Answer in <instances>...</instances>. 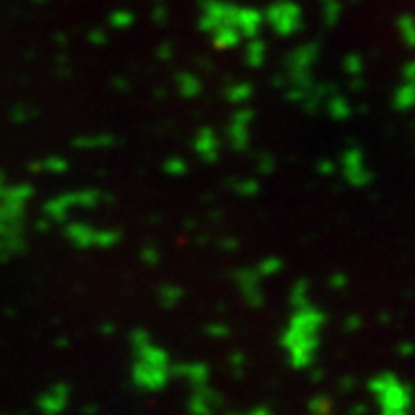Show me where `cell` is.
Returning <instances> with one entry per match:
<instances>
[{
	"label": "cell",
	"mask_w": 415,
	"mask_h": 415,
	"mask_svg": "<svg viewBox=\"0 0 415 415\" xmlns=\"http://www.w3.org/2000/svg\"><path fill=\"white\" fill-rule=\"evenodd\" d=\"M196 153L201 157H205V160H215L217 153H219V139L215 136L210 129L201 132L198 139H196Z\"/></svg>",
	"instance_id": "obj_10"
},
{
	"label": "cell",
	"mask_w": 415,
	"mask_h": 415,
	"mask_svg": "<svg viewBox=\"0 0 415 415\" xmlns=\"http://www.w3.org/2000/svg\"><path fill=\"white\" fill-rule=\"evenodd\" d=\"M249 93H252V88H249L247 83H238L236 88L229 90V99L231 102H247Z\"/></svg>",
	"instance_id": "obj_15"
},
{
	"label": "cell",
	"mask_w": 415,
	"mask_h": 415,
	"mask_svg": "<svg viewBox=\"0 0 415 415\" xmlns=\"http://www.w3.org/2000/svg\"><path fill=\"white\" fill-rule=\"evenodd\" d=\"M309 409H312V411H323V413H326V411H330V409H332V404H330V402H326V400H323V402L314 400V402L309 404Z\"/></svg>",
	"instance_id": "obj_21"
},
{
	"label": "cell",
	"mask_w": 415,
	"mask_h": 415,
	"mask_svg": "<svg viewBox=\"0 0 415 415\" xmlns=\"http://www.w3.org/2000/svg\"><path fill=\"white\" fill-rule=\"evenodd\" d=\"M404 83H409L411 88H415V63L406 65V70H404Z\"/></svg>",
	"instance_id": "obj_19"
},
{
	"label": "cell",
	"mask_w": 415,
	"mask_h": 415,
	"mask_svg": "<svg viewBox=\"0 0 415 415\" xmlns=\"http://www.w3.org/2000/svg\"><path fill=\"white\" fill-rule=\"evenodd\" d=\"M180 374H182V376H185L194 388L205 385V381H208V369L203 367V364H198V362H189V364H185V367H180Z\"/></svg>",
	"instance_id": "obj_11"
},
{
	"label": "cell",
	"mask_w": 415,
	"mask_h": 415,
	"mask_svg": "<svg viewBox=\"0 0 415 415\" xmlns=\"http://www.w3.org/2000/svg\"><path fill=\"white\" fill-rule=\"evenodd\" d=\"M346 72H353V74H358L360 70H362V65H360V60L358 58H346Z\"/></svg>",
	"instance_id": "obj_20"
},
{
	"label": "cell",
	"mask_w": 415,
	"mask_h": 415,
	"mask_svg": "<svg viewBox=\"0 0 415 415\" xmlns=\"http://www.w3.org/2000/svg\"><path fill=\"white\" fill-rule=\"evenodd\" d=\"M344 176L351 185H364L369 182V171L364 166V157L358 151H348L344 155Z\"/></svg>",
	"instance_id": "obj_6"
},
{
	"label": "cell",
	"mask_w": 415,
	"mask_h": 415,
	"mask_svg": "<svg viewBox=\"0 0 415 415\" xmlns=\"http://www.w3.org/2000/svg\"><path fill=\"white\" fill-rule=\"evenodd\" d=\"M256 270H259V275H275V272L279 270V261L277 259H268V261H263Z\"/></svg>",
	"instance_id": "obj_18"
},
{
	"label": "cell",
	"mask_w": 415,
	"mask_h": 415,
	"mask_svg": "<svg viewBox=\"0 0 415 415\" xmlns=\"http://www.w3.org/2000/svg\"><path fill=\"white\" fill-rule=\"evenodd\" d=\"M369 390H371L374 400H376L381 413L400 415V413L411 411V406H413L411 388L404 385L395 374H378L376 378H371Z\"/></svg>",
	"instance_id": "obj_3"
},
{
	"label": "cell",
	"mask_w": 415,
	"mask_h": 415,
	"mask_svg": "<svg viewBox=\"0 0 415 415\" xmlns=\"http://www.w3.org/2000/svg\"><path fill=\"white\" fill-rule=\"evenodd\" d=\"M330 284L335 286V288H344L346 279H344V277H332V279H330Z\"/></svg>",
	"instance_id": "obj_22"
},
{
	"label": "cell",
	"mask_w": 415,
	"mask_h": 415,
	"mask_svg": "<svg viewBox=\"0 0 415 415\" xmlns=\"http://www.w3.org/2000/svg\"><path fill=\"white\" fill-rule=\"evenodd\" d=\"M141 360H143V369H136L139 383L151 390L162 388L166 378H169V358H166V353L143 342V358Z\"/></svg>",
	"instance_id": "obj_4"
},
{
	"label": "cell",
	"mask_w": 415,
	"mask_h": 415,
	"mask_svg": "<svg viewBox=\"0 0 415 415\" xmlns=\"http://www.w3.org/2000/svg\"><path fill=\"white\" fill-rule=\"evenodd\" d=\"M245 58H247V63L252 65V68H261L263 60H265V44H263V42L252 37V42H249V46L245 51Z\"/></svg>",
	"instance_id": "obj_12"
},
{
	"label": "cell",
	"mask_w": 415,
	"mask_h": 415,
	"mask_svg": "<svg viewBox=\"0 0 415 415\" xmlns=\"http://www.w3.org/2000/svg\"><path fill=\"white\" fill-rule=\"evenodd\" d=\"M219 406V397L212 392V390H208L205 385H198L196 392L192 397V402H189V411L194 413H210Z\"/></svg>",
	"instance_id": "obj_8"
},
{
	"label": "cell",
	"mask_w": 415,
	"mask_h": 415,
	"mask_svg": "<svg viewBox=\"0 0 415 415\" xmlns=\"http://www.w3.org/2000/svg\"><path fill=\"white\" fill-rule=\"evenodd\" d=\"M395 106L397 109H413L415 106V88H411L409 83H402L395 93Z\"/></svg>",
	"instance_id": "obj_13"
},
{
	"label": "cell",
	"mask_w": 415,
	"mask_h": 415,
	"mask_svg": "<svg viewBox=\"0 0 415 415\" xmlns=\"http://www.w3.org/2000/svg\"><path fill=\"white\" fill-rule=\"evenodd\" d=\"M305 305H309V300H307V286L298 284L293 288V307H305Z\"/></svg>",
	"instance_id": "obj_17"
},
{
	"label": "cell",
	"mask_w": 415,
	"mask_h": 415,
	"mask_svg": "<svg viewBox=\"0 0 415 415\" xmlns=\"http://www.w3.org/2000/svg\"><path fill=\"white\" fill-rule=\"evenodd\" d=\"M397 28H400V35L406 42V46L415 49V19L413 16H402V19L397 21Z\"/></svg>",
	"instance_id": "obj_14"
},
{
	"label": "cell",
	"mask_w": 415,
	"mask_h": 415,
	"mask_svg": "<svg viewBox=\"0 0 415 415\" xmlns=\"http://www.w3.org/2000/svg\"><path fill=\"white\" fill-rule=\"evenodd\" d=\"M265 21H268V26L275 30L277 35L286 37V35H293V32L300 28L302 12H300V7L295 3H290V0H279V3L270 5V10L265 12Z\"/></svg>",
	"instance_id": "obj_5"
},
{
	"label": "cell",
	"mask_w": 415,
	"mask_h": 415,
	"mask_svg": "<svg viewBox=\"0 0 415 415\" xmlns=\"http://www.w3.org/2000/svg\"><path fill=\"white\" fill-rule=\"evenodd\" d=\"M182 93H185L187 97H192V95H196L198 93V90H201V83H198L194 77H185V79H182Z\"/></svg>",
	"instance_id": "obj_16"
},
{
	"label": "cell",
	"mask_w": 415,
	"mask_h": 415,
	"mask_svg": "<svg viewBox=\"0 0 415 415\" xmlns=\"http://www.w3.org/2000/svg\"><path fill=\"white\" fill-rule=\"evenodd\" d=\"M249 120H252V113H249V111H243V113L234 118V124H231V129H229V136H231V141H234L236 148H245L247 146Z\"/></svg>",
	"instance_id": "obj_9"
},
{
	"label": "cell",
	"mask_w": 415,
	"mask_h": 415,
	"mask_svg": "<svg viewBox=\"0 0 415 415\" xmlns=\"http://www.w3.org/2000/svg\"><path fill=\"white\" fill-rule=\"evenodd\" d=\"M238 12L240 7L219 3V0H208L201 14V30H205L212 37L217 49H234L238 46L243 32L238 28Z\"/></svg>",
	"instance_id": "obj_2"
},
{
	"label": "cell",
	"mask_w": 415,
	"mask_h": 415,
	"mask_svg": "<svg viewBox=\"0 0 415 415\" xmlns=\"http://www.w3.org/2000/svg\"><path fill=\"white\" fill-rule=\"evenodd\" d=\"M263 21H265V16H261L256 10H252V7H240V12H238V28H240V32H243V37L252 39V37L259 35Z\"/></svg>",
	"instance_id": "obj_7"
},
{
	"label": "cell",
	"mask_w": 415,
	"mask_h": 415,
	"mask_svg": "<svg viewBox=\"0 0 415 415\" xmlns=\"http://www.w3.org/2000/svg\"><path fill=\"white\" fill-rule=\"evenodd\" d=\"M323 323H326V319H323V314L317 307H295V314L290 317L284 335H281V346L288 353V360L293 367L302 369L314 360Z\"/></svg>",
	"instance_id": "obj_1"
}]
</instances>
